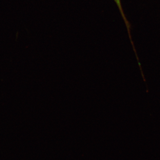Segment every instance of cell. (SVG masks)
Instances as JSON below:
<instances>
[{
    "label": "cell",
    "instance_id": "cell-1",
    "mask_svg": "<svg viewBox=\"0 0 160 160\" xmlns=\"http://www.w3.org/2000/svg\"><path fill=\"white\" fill-rule=\"evenodd\" d=\"M114 2H115L119 10L120 13H121V15H122V17L124 22H125L126 24H127V23H128L129 21H128V20L126 18L125 13H124V11H123L122 6L121 0H114Z\"/></svg>",
    "mask_w": 160,
    "mask_h": 160
}]
</instances>
